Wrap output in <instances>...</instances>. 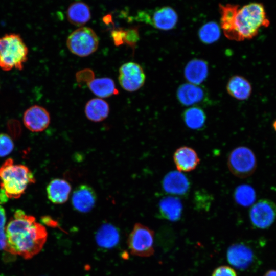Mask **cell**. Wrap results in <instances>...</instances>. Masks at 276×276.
<instances>
[{
    "mask_svg": "<svg viewBox=\"0 0 276 276\" xmlns=\"http://www.w3.org/2000/svg\"><path fill=\"white\" fill-rule=\"evenodd\" d=\"M219 10L220 28L231 40L250 39L258 34L261 27H267L270 24L260 3H251L241 8L238 5L219 4Z\"/></svg>",
    "mask_w": 276,
    "mask_h": 276,
    "instance_id": "1",
    "label": "cell"
},
{
    "mask_svg": "<svg viewBox=\"0 0 276 276\" xmlns=\"http://www.w3.org/2000/svg\"><path fill=\"white\" fill-rule=\"evenodd\" d=\"M6 251L29 259L41 250L48 233L34 216L17 210L6 226Z\"/></svg>",
    "mask_w": 276,
    "mask_h": 276,
    "instance_id": "2",
    "label": "cell"
},
{
    "mask_svg": "<svg viewBox=\"0 0 276 276\" xmlns=\"http://www.w3.org/2000/svg\"><path fill=\"white\" fill-rule=\"evenodd\" d=\"M0 187L8 198L17 199L23 195L27 187L35 182V178L26 166L15 165L9 158L0 167Z\"/></svg>",
    "mask_w": 276,
    "mask_h": 276,
    "instance_id": "3",
    "label": "cell"
},
{
    "mask_svg": "<svg viewBox=\"0 0 276 276\" xmlns=\"http://www.w3.org/2000/svg\"><path fill=\"white\" fill-rule=\"evenodd\" d=\"M28 55V47L19 34L10 33L0 37V68L3 71L22 70Z\"/></svg>",
    "mask_w": 276,
    "mask_h": 276,
    "instance_id": "4",
    "label": "cell"
},
{
    "mask_svg": "<svg viewBox=\"0 0 276 276\" xmlns=\"http://www.w3.org/2000/svg\"><path fill=\"white\" fill-rule=\"evenodd\" d=\"M99 38L90 28L80 27L74 31L67 37L66 46L70 51L79 57H86L98 49Z\"/></svg>",
    "mask_w": 276,
    "mask_h": 276,
    "instance_id": "5",
    "label": "cell"
},
{
    "mask_svg": "<svg viewBox=\"0 0 276 276\" xmlns=\"http://www.w3.org/2000/svg\"><path fill=\"white\" fill-rule=\"evenodd\" d=\"M227 164L230 172L241 178L251 175L257 168L254 153L245 146H239L232 150L228 156Z\"/></svg>",
    "mask_w": 276,
    "mask_h": 276,
    "instance_id": "6",
    "label": "cell"
},
{
    "mask_svg": "<svg viewBox=\"0 0 276 276\" xmlns=\"http://www.w3.org/2000/svg\"><path fill=\"white\" fill-rule=\"evenodd\" d=\"M154 233L141 223L134 224L127 240L131 255L140 257H149L154 252Z\"/></svg>",
    "mask_w": 276,
    "mask_h": 276,
    "instance_id": "7",
    "label": "cell"
},
{
    "mask_svg": "<svg viewBox=\"0 0 276 276\" xmlns=\"http://www.w3.org/2000/svg\"><path fill=\"white\" fill-rule=\"evenodd\" d=\"M252 225L259 229L270 227L276 219V204L268 199H262L254 203L249 210Z\"/></svg>",
    "mask_w": 276,
    "mask_h": 276,
    "instance_id": "8",
    "label": "cell"
},
{
    "mask_svg": "<svg viewBox=\"0 0 276 276\" xmlns=\"http://www.w3.org/2000/svg\"><path fill=\"white\" fill-rule=\"evenodd\" d=\"M141 20L149 24L156 29L168 31L173 29L178 21V14L171 7L163 6L149 13L141 12Z\"/></svg>",
    "mask_w": 276,
    "mask_h": 276,
    "instance_id": "9",
    "label": "cell"
},
{
    "mask_svg": "<svg viewBox=\"0 0 276 276\" xmlns=\"http://www.w3.org/2000/svg\"><path fill=\"white\" fill-rule=\"evenodd\" d=\"M118 80L125 90L133 92L144 84L146 76L142 66L137 63L129 62L121 65L119 70Z\"/></svg>",
    "mask_w": 276,
    "mask_h": 276,
    "instance_id": "10",
    "label": "cell"
},
{
    "mask_svg": "<svg viewBox=\"0 0 276 276\" xmlns=\"http://www.w3.org/2000/svg\"><path fill=\"white\" fill-rule=\"evenodd\" d=\"M226 257L228 263L240 270L249 269L256 260L252 249L243 243H236L229 246Z\"/></svg>",
    "mask_w": 276,
    "mask_h": 276,
    "instance_id": "11",
    "label": "cell"
},
{
    "mask_svg": "<svg viewBox=\"0 0 276 276\" xmlns=\"http://www.w3.org/2000/svg\"><path fill=\"white\" fill-rule=\"evenodd\" d=\"M23 122L29 130L34 132H41L45 130L50 124V113L41 106L33 105L24 112Z\"/></svg>",
    "mask_w": 276,
    "mask_h": 276,
    "instance_id": "12",
    "label": "cell"
},
{
    "mask_svg": "<svg viewBox=\"0 0 276 276\" xmlns=\"http://www.w3.org/2000/svg\"><path fill=\"white\" fill-rule=\"evenodd\" d=\"M97 195L94 189L86 184H82L74 190L71 202L74 209L80 213H88L95 206Z\"/></svg>",
    "mask_w": 276,
    "mask_h": 276,
    "instance_id": "13",
    "label": "cell"
},
{
    "mask_svg": "<svg viewBox=\"0 0 276 276\" xmlns=\"http://www.w3.org/2000/svg\"><path fill=\"white\" fill-rule=\"evenodd\" d=\"M162 188L168 194L183 196L188 193L190 183L188 178L182 172L172 171L164 176L162 181Z\"/></svg>",
    "mask_w": 276,
    "mask_h": 276,
    "instance_id": "14",
    "label": "cell"
},
{
    "mask_svg": "<svg viewBox=\"0 0 276 276\" xmlns=\"http://www.w3.org/2000/svg\"><path fill=\"white\" fill-rule=\"evenodd\" d=\"M173 158L177 170L181 172L194 170L200 162L196 151L187 146L177 148L173 154Z\"/></svg>",
    "mask_w": 276,
    "mask_h": 276,
    "instance_id": "15",
    "label": "cell"
},
{
    "mask_svg": "<svg viewBox=\"0 0 276 276\" xmlns=\"http://www.w3.org/2000/svg\"><path fill=\"white\" fill-rule=\"evenodd\" d=\"M176 97L182 105L191 106L202 102L206 95L204 89L199 85L186 83L178 87Z\"/></svg>",
    "mask_w": 276,
    "mask_h": 276,
    "instance_id": "16",
    "label": "cell"
},
{
    "mask_svg": "<svg viewBox=\"0 0 276 276\" xmlns=\"http://www.w3.org/2000/svg\"><path fill=\"white\" fill-rule=\"evenodd\" d=\"M209 73L208 63L201 59L189 61L184 69V76L188 83L199 85L207 78Z\"/></svg>",
    "mask_w": 276,
    "mask_h": 276,
    "instance_id": "17",
    "label": "cell"
},
{
    "mask_svg": "<svg viewBox=\"0 0 276 276\" xmlns=\"http://www.w3.org/2000/svg\"><path fill=\"white\" fill-rule=\"evenodd\" d=\"M71 189L70 183L66 180L61 178L54 179L47 187L48 198L54 204H63L67 201Z\"/></svg>",
    "mask_w": 276,
    "mask_h": 276,
    "instance_id": "18",
    "label": "cell"
},
{
    "mask_svg": "<svg viewBox=\"0 0 276 276\" xmlns=\"http://www.w3.org/2000/svg\"><path fill=\"white\" fill-rule=\"evenodd\" d=\"M182 209L181 201L177 197H165L160 200L158 204L159 216L171 221L180 219Z\"/></svg>",
    "mask_w": 276,
    "mask_h": 276,
    "instance_id": "19",
    "label": "cell"
},
{
    "mask_svg": "<svg viewBox=\"0 0 276 276\" xmlns=\"http://www.w3.org/2000/svg\"><path fill=\"white\" fill-rule=\"evenodd\" d=\"M228 94L239 100H245L250 96L252 88L249 82L244 77L235 75L231 77L226 86Z\"/></svg>",
    "mask_w": 276,
    "mask_h": 276,
    "instance_id": "20",
    "label": "cell"
},
{
    "mask_svg": "<svg viewBox=\"0 0 276 276\" xmlns=\"http://www.w3.org/2000/svg\"><path fill=\"white\" fill-rule=\"evenodd\" d=\"M68 21L72 25L81 27L90 19L91 13L89 6L81 1L72 3L66 11Z\"/></svg>",
    "mask_w": 276,
    "mask_h": 276,
    "instance_id": "21",
    "label": "cell"
},
{
    "mask_svg": "<svg viewBox=\"0 0 276 276\" xmlns=\"http://www.w3.org/2000/svg\"><path fill=\"white\" fill-rule=\"evenodd\" d=\"M109 112V105L102 99H92L85 105V115L88 120L93 122H99L104 120L108 117Z\"/></svg>",
    "mask_w": 276,
    "mask_h": 276,
    "instance_id": "22",
    "label": "cell"
},
{
    "mask_svg": "<svg viewBox=\"0 0 276 276\" xmlns=\"http://www.w3.org/2000/svg\"><path fill=\"white\" fill-rule=\"evenodd\" d=\"M119 239V231L114 226L109 223L102 225L96 235L97 244L103 248H113L118 244Z\"/></svg>",
    "mask_w": 276,
    "mask_h": 276,
    "instance_id": "23",
    "label": "cell"
},
{
    "mask_svg": "<svg viewBox=\"0 0 276 276\" xmlns=\"http://www.w3.org/2000/svg\"><path fill=\"white\" fill-rule=\"evenodd\" d=\"M90 91L100 98H107L118 93L114 81L107 77L94 79L87 83Z\"/></svg>",
    "mask_w": 276,
    "mask_h": 276,
    "instance_id": "24",
    "label": "cell"
},
{
    "mask_svg": "<svg viewBox=\"0 0 276 276\" xmlns=\"http://www.w3.org/2000/svg\"><path fill=\"white\" fill-rule=\"evenodd\" d=\"M182 118L188 127L193 130H198L204 126L206 117L202 108L192 106L185 110Z\"/></svg>",
    "mask_w": 276,
    "mask_h": 276,
    "instance_id": "25",
    "label": "cell"
},
{
    "mask_svg": "<svg viewBox=\"0 0 276 276\" xmlns=\"http://www.w3.org/2000/svg\"><path fill=\"white\" fill-rule=\"evenodd\" d=\"M221 29L219 25L213 21L203 25L198 32L200 40L205 44H212L217 41L221 35Z\"/></svg>",
    "mask_w": 276,
    "mask_h": 276,
    "instance_id": "26",
    "label": "cell"
},
{
    "mask_svg": "<svg viewBox=\"0 0 276 276\" xmlns=\"http://www.w3.org/2000/svg\"><path fill=\"white\" fill-rule=\"evenodd\" d=\"M234 198L236 202L243 206L252 205L256 200V192L248 185H241L235 190Z\"/></svg>",
    "mask_w": 276,
    "mask_h": 276,
    "instance_id": "27",
    "label": "cell"
},
{
    "mask_svg": "<svg viewBox=\"0 0 276 276\" xmlns=\"http://www.w3.org/2000/svg\"><path fill=\"white\" fill-rule=\"evenodd\" d=\"M14 143L11 137L5 133H0V157L9 154L13 150Z\"/></svg>",
    "mask_w": 276,
    "mask_h": 276,
    "instance_id": "28",
    "label": "cell"
},
{
    "mask_svg": "<svg viewBox=\"0 0 276 276\" xmlns=\"http://www.w3.org/2000/svg\"><path fill=\"white\" fill-rule=\"evenodd\" d=\"M6 215L4 208L0 205V250H6Z\"/></svg>",
    "mask_w": 276,
    "mask_h": 276,
    "instance_id": "29",
    "label": "cell"
},
{
    "mask_svg": "<svg viewBox=\"0 0 276 276\" xmlns=\"http://www.w3.org/2000/svg\"><path fill=\"white\" fill-rule=\"evenodd\" d=\"M211 276H237V275L232 267L222 265L215 269Z\"/></svg>",
    "mask_w": 276,
    "mask_h": 276,
    "instance_id": "30",
    "label": "cell"
},
{
    "mask_svg": "<svg viewBox=\"0 0 276 276\" xmlns=\"http://www.w3.org/2000/svg\"><path fill=\"white\" fill-rule=\"evenodd\" d=\"M264 276H276V270H270L267 271Z\"/></svg>",
    "mask_w": 276,
    "mask_h": 276,
    "instance_id": "31",
    "label": "cell"
},
{
    "mask_svg": "<svg viewBox=\"0 0 276 276\" xmlns=\"http://www.w3.org/2000/svg\"><path fill=\"white\" fill-rule=\"evenodd\" d=\"M273 127L275 131H276V120L273 123Z\"/></svg>",
    "mask_w": 276,
    "mask_h": 276,
    "instance_id": "32",
    "label": "cell"
}]
</instances>
